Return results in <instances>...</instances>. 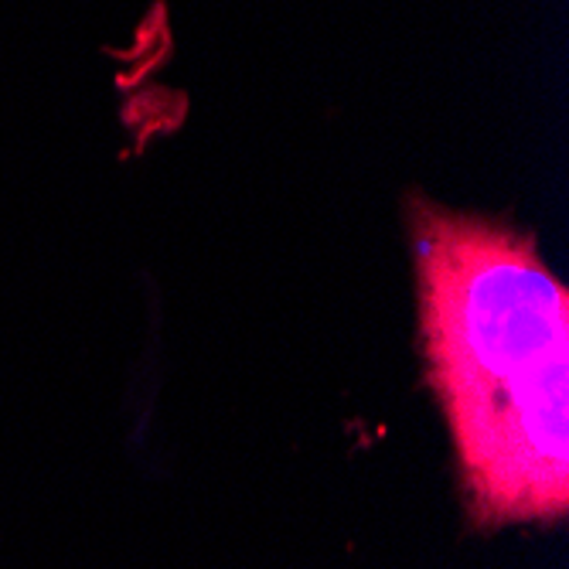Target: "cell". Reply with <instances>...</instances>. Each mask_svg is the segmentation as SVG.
Returning <instances> with one entry per match:
<instances>
[{
    "label": "cell",
    "mask_w": 569,
    "mask_h": 569,
    "mask_svg": "<svg viewBox=\"0 0 569 569\" xmlns=\"http://www.w3.org/2000/svg\"><path fill=\"white\" fill-rule=\"evenodd\" d=\"M430 379L484 525L566 512L569 294L532 236L410 202Z\"/></svg>",
    "instance_id": "6da1fadb"
}]
</instances>
